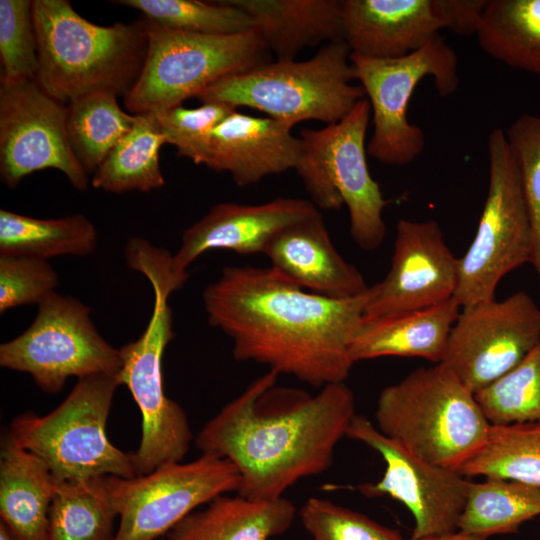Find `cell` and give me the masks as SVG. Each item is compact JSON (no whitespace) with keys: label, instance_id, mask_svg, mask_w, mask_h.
I'll use <instances>...</instances> for the list:
<instances>
[{"label":"cell","instance_id":"23","mask_svg":"<svg viewBox=\"0 0 540 540\" xmlns=\"http://www.w3.org/2000/svg\"><path fill=\"white\" fill-rule=\"evenodd\" d=\"M254 21V29L277 60H295L307 47L344 39L342 1L227 0Z\"/></svg>","mask_w":540,"mask_h":540},{"label":"cell","instance_id":"32","mask_svg":"<svg viewBox=\"0 0 540 540\" xmlns=\"http://www.w3.org/2000/svg\"><path fill=\"white\" fill-rule=\"evenodd\" d=\"M117 97L111 92H95L66 104L68 140L88 175L133 127L135 115L125 112Z\"/></svg>","mask_w":540,"mask_h":540},{"label":"cell","instance_id":"31","mask_svg":"<svg viewBox=\"0 0 540 540\" xmlns=\"http://www.w3.org/2000/svg\"><path fill=\"white\" fill-rule=\"evenodd\" d=\"M116 516L106 476L56 481L49 510V540H114Z\"/></svg>","mask_w":540,"mask_h":540},{"label":"cell","instance_id":"28","mask_svg":"<svg viewBox=\"0 0 540 540\" xmlns=\"http://www.w3.org/2000/svg\"><path fill=\"white\" fill-rule=\"evenodd\" d=\"M97 246V230L82 214L40 219L0 210V255L47 260L51 257L86 256Z\"/></svg>","mask_w":540,"mask_h":540},{"label":"cell","instance_id":"13","mask_svg":"<svg viewBox=\"0 0 540 540\" xmlns=\"http://www.w3.org/2000/svg\"><path fill=\"white\" fill-rule=\"evenodd\" d=\"M106 481L120 519L114 540H158L199 506L241 486L236 467L212 454Z\"/></svg>","mask_w":540,"mask_h":540},{"label":"cell","instance_id":"5","mask_svg":"<svg viewBox=\"0 0 540 540\" xmlns=\"http://www.w3.org/2000/svg\"><path fill=\"white\" fill-rule=\"evenodd\" d=\"M376 427L421 459L451 470L483 444L490 422L475 394L441 363L382 389Z\"/></svg>","mask_w":540,"mask_h":540},{"label":"cell","instance_id":"41","mask_svg":"<svg viewBox=\"0 0 540 540\" xmlns=\"http://www.w3.org/2000/svg\"><path fill=\"white\" fill-rule=\"evenodd\" d=\"M0 540H16L7 527L0 522Z\"/></svg>","mask_w":540,"mask_h":540},{"label":"cell","instance_id":"33","mask_svg":"<svg viewBox=\"0 0 540 540\" xmlns=\"http://www.w3.org/2000/svg\"><path fill=\"white\" fill-rule=\"evenodd\" d=\"M169 29L207 35H232L254 29L252 17L227 0H117Z\"/></svg>","mask_w":540,"mask_h":540},{"label":"cell","instance_id":"8","mask_svg":"<svg viewBox=\"0 0 540 540\" xmlns=\"http://www.w3.org/2000/svg\"><path fill=\"white\" fill-rule=\"evenodd\" d=\"M370 114V103L364 98L342 120L321 129L301 130L294 168L317 208L339 210L346 205L351 237L367 251L377 249L385 239L383 210L387 205L366 159Z\"/></svg>","mask_w":540,"mask_h":540},{"label":"cell","instance_id":"2","mask_svg":"<svg viewBox=\"0 0 540 540\" xmlns=\"http://www.w3.org/2000/svg\"><path fill=\"white\" fill-rule=\"evenodd\" d=\"M269 370L227 403L201 429L202 454L230 461L238 470L237 494L275 500L299 480L325 472L355 416L354 395L344 383L316 394L276 386Z\"/></svg>","mask_w":540,"mask_h":540},{"label":"cell","instance_id":"39","mask_svg":"<svg viewBox=\"0 0 540 540\" xmlns=\"http://www.w3.org/2000/svg\"><path fill=\"white\" fill-rule=\"evenodd\" d=\"M58 284V275L47 260L0 255L1 314L22 305H39Z\"/></svg>","mask_w":540,"mask_h":540},{"label":"cell","instance_id":"27","mask_svg":"<svg viewBox=\"0 0 540 540\" xmlns=\"http://www.w3.org/2000/svg\"><path fill=\"white\" fill-rule=\"evenodd\" d=\"M132 129L112 148L93 173L96 189L120 194L149 192L165 184L159 152L166 138L153 113L134 114Z\"/></svg>","mask_w":540,"mask_h":540},{"label":"cell","instance_id":"26","mask_svg":"<svg viewBox=\"0 0 540 540\" xmlns=\"http://www.w3.org/2000/svg\"><path fill=\"white\" fill-rule=\"evenodd\" d=\"M475 35L492 58L540 75V0H487Z\"/></svg>","mask_w":540,"mask_h":540},{"label":"cell","instance_id":"11","mask_svg":"<svg viewBox=\"0 0 540 540\" xmlns=\"http://www.w3.org/2000/svg\"><path fill=\"white\" fill-rule=\"evenodd\" d=\"M355 79L370 103L373 133L367 153L386 165H406L425 147L423 130L408 120V104L415 88L433 77L442 97L459 85L456 52L436 35L423 48L400 58L375 59L350 55Z\"/></svg>","mask_w":540,"mask_h":540},{"label":"cell","instance_id":"9","mask_svg":"<svg viewBox=\"0 0 540 540\" xmlns=\"http://www.w3.org/2000/svg\"><path fill=\"white\" fill-rule=\"evenodd\" d=\"M145 20L146 57L136 83L123 97L131 114L182 105L224 76L271 61V52L255 29L232 35H207L173 30Z\"/></svg>","mask_w":540,"mask_h":540},{"label":"cell","instance_id":"14","mask_svg":"<svg viewBox=\"0 0 540 540\" xmlns=\"http://www.w3.org/2000/svg\"><path fill=\"white\" fill-rule=\"evenodd\" d=\"M540 344V307L524 291L461 309L441 364L474 394Z\"/></svg>","mask_w":540,"mask_h":540},{"label":"cell","instance_id":"20","mask_svg":"<svg viewBox=\"0 0 540 540\" xmlns=\"http://www.w3.org/2000/svg\"><path fill=\"white\" fill-rule=\"evenodd\" d=\"M263 254L284 278L318 295L351 299L369 288L360 271L336 250L319 211L281 230Z\"/></svg>","mask_w":540,"mask_h":540},{"label":"cell","instance_id":"24","mask_svg":"<svg viewBox=\"0 0 540 540\" xmlns=\"http://www.w3.org/2000/svg\"><path fill=\"white\" fill-rule=\"evenodd\" d=\"M55 486L45 463L5 432L0 448V522L16 540H49Z\"/></svg>","mask_w":540,"mask_h":540},{"label":"cell","instance_id":"34","mask_svg":"<svg viewBox=\"0 0 540 540\" xmlns=\"http://www.w3.org/2000/svg\"><path fill=\"white\" fill-rule=\"evenodd\" d=\"M475 397L492 425L540 422V344Z\"/></svg>","mask_w":540,"mask_h":540},{"label":"cell","instance_id":"22","mask_svg":"<svg viewBox=\"0 0 540 540\" xmlns=\"http://www.w3.org/2000/svg\"><path fill=\"white\" fill-rule=\"evenodd\" d=\"M461 306L452 297L404 314L363 318L349 348L355 363L386 356L418 357L441 363Z\"/></svg>","mask_w":540,"mask_h":540},{"label":"cell","instance_id":"18","mask_svg":"<svg viewBox=\"0 0 540 540\" xmlns=\"http://www.w3.org/2000/svg\"><path fill=\"white\" fill-rule=\"evenodd\" d=\"M342 18L351 53L400 58L423 48L439 30H452L454 0H343Z\"/></svg>","mask_w":540,"mask_h":540},{"label":"cell","instance_id":"40","mask_svg":"<svg viewBox=\"0 0 540 540\" xmlns=\"http://www.w3.org/2000/svg\"><path fill=\"white\" fill-rule=\"evenodd\" d=\"M410 540H489V539L478 537V536L471 535V534L457 530L450 533L426 536L419 539H410Z\"/></svg>","mask_w":540,"mask_h":540},{"label":"cell","instance_id":"10","mask_svg":"<svg viewBox=\"0 0 540 540\" xmlns=\"http://www.w3.org/2000/svg\"><path fill=\"white\" fill-rule=\"evenodd\" d=\"M489 188L473 241L458 260L454 298L461 308L495 299L501 279L530 263L532 237L522 179L506 134L488 138Z\"/></svg>","mask_w":540,"mask_h":540},{"label":"cell","instance_id":"16","mask_svg":"<svg viewBox=\"0 0 540 540\" xmlns=\"http://www.w3.org/2000/svg\"><path fill=\"white\" fill-rule=\"evenodd\" d=\"M346 436L372 448L384 460L380 480L361 484L358 490L367 497L388 495L401 502L414 519L411 539L458 530L472 479L414 455L363 415L355 414Z\"/></svg>","mask_w":540,"mask_h":540},{"label":"cell","instance_id":"38","mask_svg":"<svg viewBox=\"0 0 540 540\" xmlns=\"http://www.w3.org/2000/svg\"><path fill=\"white\" fill-rule=\"evenodd\" d=\"M299 516L313 540H403L399 531L326 499H308Z\"/></svg>","mask_w":540,"mask_h":540},{"label":"cell","instance_id":"17","mask_svg":"<svg viewBox=\"0 0 540 540\" xmlns=\"http://www.w3.org/2000/svg\"><path fill=\"white\" fill-rule=\"evenodd\" d=\"M458 260L437 221L400 219L390 269L382 281L369 286L364 318L404 314L452 298L458 283Z\"/></svg>","mask_w":540,"mask_h":540},{"label":"cell","instance_id":"36","mask_svg":"<svg viewBox=\"0 0 540 540\" xmlns=\"http://www.w3.org/2000/svg\"><path fill=\"white\" fill-rule=\"evenodd\" d=\"M234 110L222 103H202L196 108L179 105L153 114L167 144L175 146L178 156L205 165L214 129Z\"/></svg>","mask_w":540,"mask_h":540},{"label":"cell","instance_id":"15","mask_svg":"<svg viewBox=\"0 0 540 540\" xmlns=\"http://www.w3.org/2000/svg\"><path fill=\"white\" fill-rule=\"evenodd\" d=\"M66 114L67 105L37 80L0 82V177L8 188L33 172L52 168L75 189H88V174L68 140Z\"/></svg>","mask_w":540,"mask_h":540},{"label":"cell","instance_id":"6","mask_svg":"<svg viewBox=\"0 0 540 540\" xmlns=\"http://www.w3.org/2000/svg\"><path fill=\"white\" fill-rule=\"evenodd\" d=\"M344 39L324 44L311 58L270 61L220 78L195 98L235 109L248 107L290 127L306 120H342L366 98L355 79Z\"/></svg>","mask_w":540,"mask_h":540},{"label":"cell","instance_id":"30","mask_svg":"<svg viewBox=\"0 0 540 540\" xmlns=\"http://www.w3.org/2000/svg\"><path fill=\"white\" fill-rule=\"evenodd\" d=\"M540 515V488L502 479L472 481L458 530L486 538L517 533Z\"/></svg>","mask_w":540,"mask_h":540},{"label":"cell","instance_id":"42","mask_svg":"<svg viewBox=\"0 0 540 540\" xmlns=\"http://www.w3.org/2000/svg\"><path fill=\"white\" fill-rule=\"evenodd\" d=\"M159 540V539H158Z\"/></svg>","mask_w":540,"mask_h":540},{"label":"cell","instance_id":"19","mask_svg":"<svg viewBox=\"0 0 540 540\" xmlns=\"http://www.w3.org/2000/svg\"><path fill=\"white\" fill-rule=\"evenodd\" d=\"M318 212L312 201L279 197L262 204L218 203L182 234L181 246L173 255L178 272L211 249L237 254L264 253L281 230Z\"/></svg>","mask_w":540,"mask_h":540},{"label":"cell","instance_id":"35","mask_svg":"<svg viewBox=\"0 0 540 540\" xmlns=\"http://www.w3.org/2000/svg\"><path fill=\"white\" fill-rule=\"evenodd\" d=\"M0 82L37 80L38 40L33 1L0 0Z\"/></svg>","mask_w":540,"mask_h":540},{"label":"cell","instance_id":"37","mask_svg":"<svg viewBox=\"0 0 540 540\" xmlns=\"http://www.w3.org/2000/svg\"><path fill=\"white\" fill-rule=\"evenodd\" d=\"M505 134L521 174L532 237L530 263L540 282V116H519Z\"/></svg>","mask_w":540,"mask_h":540},{"label":"cell","instance_id":"4","mask_svg":"<svg viewBox=\"0 0 540 540\" xmlns=\"http://www.w3.org/2000/svg\"><path fill=\"white\" fill-rule=\"evenodd\" d=\"M128 266L141 272L154 291L149 323L137 340L120 348L122 367L117 373L120 385L128 388L142 415L141 440L133 455L137 475H144L162 465L182 462L193 439L184 410L165 394L162 371L165 348L174 337L168 298L185 284L189 273L176 271L173 255L151 244L137 247Z\"/></svg>","mask_w":540,"mask_h":540},{"label":"cell","instance_id":"12","mask_svg":"<svg viewBox=\"0 0 540 540\" xmlns=\"http://www.w3.org/2000/svg\"><path fill=\"white\" fill-rule=\"evenodd\" d=\"M0 365L28 373L41 390L57 393L69 377L117 374L122 357L97 331L88 306L53 292L38 305L32 324L0 345Z\"/></svg>","mask_w":540,"mask_h":540},{"label":"cell","instance_id":"21","mask_svg":"<svg viewBox=\"0 0 540 540\" xmlns=\"http://www.w3.org/2000/svg\"><path fill=\"white\" fill-rule=\"evenodd\" d=\"M291 129L270 117L234 110L214 129L205 166L228 172L240 187L294 169L301 140L292 135Z\"/></svg>","mask_w":540,"mask_h":540},{"label":"cell","instance_id":"7","mask_svg":"<svg viewBox=\"0 0 540 540\" xmlns=\"http://www.w3.org/2000/svg\"><path fill=\"white\" fill-rule=\"evenodd\" d=\"M117 374L78 379L65 400L50 413L15 417L8 433L13 441L41 459L56 481L101 476H137L134 455L113 445L106 434Z\"/></svg>","mask_w":540,"mask_h":540},{"label":"cell","instance_id":"29","mask_svg":"<svg viewBox=\"0 0 540 540\" xmlns=\"http://www.w3.org/2000/svg\"><path fill=\"white\" fill-rule=\"evenodd\" d=\"M473 479H502L540 488V422L492 425L458 470Z\"/></svg>","mask_w":540,"mask_h":540},{"label":"cell","instance_id":"3","mask_svg":"<svg viewBox=\"0 0 540 540\" xmlns=\"http://www.w3.org/2000/svg\"><path fill=\"white\" fill-rule=\"evenodd\" d=\"M33 15L37 82L50 96L68 104L95 92L125 97L133 88L148 46L144 17L97 25L79 15L67 0H33Z\"/></svg>","mask_w":540,"mask_h":540},{"label":"cell","instance_id":"25","mask_svg":"<svg viewBox=\"0 0 540 540\" xmlns=\"http://www.w3.org/2000/svg\"><path fill=\"white\" fill-rule=\"evenodd\" d=\"M295 516L294 504L285 497L254 500L223 494L187 515L167 535L169 540H269L286 532Z\"/></svg>","mask_w":540,"mask_h":540},{"label":"cell","instance_id":"1","mask_svg":"<svg viewBox=\"0 0 540 540\" xmlns=\"http://www.w3.org/2000/svg\"><path fill=\"white\" fill-rule=\"evenodd\" d=\"M366 293L334 299L307 292L271 267L229 266L202 299L210 325L232 339L236 360L322 388L344 383L350 373Z\"/></svg>","mask_w":540,"mask_h":540}]
</instances>
